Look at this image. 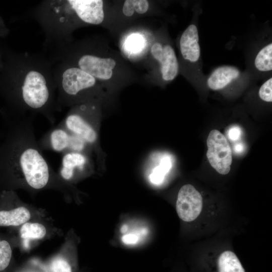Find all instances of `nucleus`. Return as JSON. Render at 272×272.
<instances>
[{"instance_id": "obj_2", "label": "nucleus", "mask_w": 272, "mask_h": 272, "mask_svg": "<svg viewBox=\"0 0 272 272\" xmlns=\"http://www.w3.org/2000/svg\"><path fill=\"white\" fill-rule=\"evenodd\" d=\"M20 97L24 108L40 112L47 117L45 109L50 100V91L44 77L40 72H28L20 88Z\"/></svg>"}, {"instance_id": "obj_9", "label": "nucleus", "mask_w": 272, "mask_h": 272, "mask_svg": "<svg viewBox=\"0 0 272 272\" xmlns=\"http://www.w3.org/2000/svg\"><path fill=\"white\" fill-rule=\"evenodd\" d=\"M78 64L80 69L95 79L106 80L112 77L116 61L111 58H101L87 54L80 58Z\"/></svg>"}, {"instance_id": "obj_13", "label": "nucleus", "mask_w": 272, "mask_h": 272, "mask_svg": "<svg viewBox=\"0 0 272 272\" xmlns=\"http://www.w3.org/2000/svg\"><path fill=\"white\" fill-rule=\"evenodd\" d=\"M240 76V71L236 67L221 66L211 74L207 80V85L213 90H219L238 79Z\"/></svg>"}, {"instance_id": "obj_15", "label": "nucleus", "mask_w": 272, "mask_h": 272, "mask_svg": "<svg viewBox=\"0 0 272 272\" xmlns=\"http://www.w3.org/2000/svg\"><path fill=\"white\" fill-rule=\"evenodd\" d=\"M13 254L11 242L0 234V272H13L16 269Z\"/></svg>"}, {"instance_id": "obj_5", "label": "nucleus", "mask_w": 272, "mask_h": 272, "mask_svg": "<svg viewBox=\"0 0 272 272\" xmlns=\"http://www.w3.org/2000/svg\"><path fill=\"white\" fill-rule=\"evenodd\" d=\"M16 200L12 191L0 192V227L22 226L31 219L29 209L25 206H15Z\"/></svg>"}, {"instance_id": "obj_6", "label": "nucleus", "mask_w": 272, "mask_h": 272, "mask_svg": "<svg viewBox=\"0 0 272 272\" xmlns=\"http://www.w3.org/2000/svg\"><path fill=\"white\" fill-rule=\"evenodd\" d=\"M202 208V197L191 184L182 186L178 191L176 203L178 216L182 221L190 222L199 216Z\"/></svg>"}, {"instance_id": "obj_17", "label": "nucleus", "mask_w": 272, "mask_h": 272, "mask_svg": "<svg viewBox=\"0 0 272 272\" xmlns=\"http://www.w3.org/2000/svg\"><path fill=\"white\" fill-rule=\"evenodd\" d=\"M254 66L261 72H270L272 70V43H269L261 48L254 59Z\"/></svg>"}, {"instance_id": "obj_16", "label": "nucleus", "mask_w": 272, "mask_h": 272, "mask_svg": "<svg viewBox=\"0 0 272 272\" xmlns=\"http://www.w3.org/2000/svg\"><path fill=\"white\" fill-rule=\"evenodd\" d=\"M45 226L38 222L25 223L21 226L20 235L24 239L39 240L43 238L46 235Z\"/></svg>"}, {"instance_id": "obj_21", "label": "nucleus", "mask_w": 272, "mask_h": 272, "mask_svg": "<svg viewBox=\"0 0 272 272\" xmlns=\"http://www.w3.org/2000/svg\"><path fill=\"white\" fill-rule=\"evenodd\" d=\"M13 272H48L46 266L40 263H29L20 268H16Z\"/></svg>"}, {"instance_id": "obj_1", "label": "nucleus", "mask_w": 272, "mask_h": 272, "mask_svg": "<svg viewBox=\"0 0 272 272\" xmlns=\"http://www.w3.org/2000/svg\"><path fill=\"white\" fill-rule=\"evenodd\" d=\"M31 118L14 123L0 148V176L8 186L39 190L63 182L44 157Z\"/></svg>"}, {"instance_id": "obj_19", "label": "nucleus", "mask_w": 272, "mask_h": 272, "mask_svg": "<svg viewBox=\"0 0 272 272\" xmlns=\"http://www.w3.org/2000/svg\"><path fill=\"white\" fill-rule=\"evenodd\" d=\"M171 167L172 162L170 158L168 156H164L161 159L159 165L156 167L150 174L149 178L151 182L156 185L161 184Z\"/></svg>"}, {"instance_id": "obj_18", "label": "nucleus", "mask_w": 272, "mask_h": 272, "mask_svg": "<svg viewBox=\"0 0 272 272\" xmlns=\"http://www.w3.org/2000/svg\"><path fill=\"white\" fill-rule=\"evenodd\" d=\"M48 272H75V264L63 255L53 258L46 266Z\"/></svg>"}, {"instance_id": "obj_23", "label": "nucleus", "mask_w": 272, "mask_h": 272, "mask_svg": "<svg viewBox=\"0 0 272 272\" xmlns=\"http://www.w3.org/2000/svg\"><path fill=\"white\" fill-rule=\"evenodd\" d=\"M163 46L159 42L153 44L151 48V53L153 57L159 62L161 60L163 55Z\"/></svg>"}, {"instance_id": "obj_20", "label": "nucleus", "mask_w": 272, "mask_h": 272, "mask_svg": "<svg viewBox=\"0 0 272 272\" xmlns=\"http://www.w3.org/2000/svg\"><path fill=\"white\" fill-rule=\"evenodd\" d=\"M259 97L262 100L271 102L272 101V78H270L261 86L258 91Z\"/></svg>"}, {"instance_id": "obj_25", "label": "nucleus", "mask_w": 272, "mask_h": 272, "mask_svg": "<svg viewBox=\"0 0 272 272\" xmlns=\"http://www.w3.org/2000/svg\"><path fill=\"white\" fill-rule=\"evenodd\" d=\"M241 130L238 126H233L228 131V137L231 141H236L240 137Z\"/></svg>"}, {"instance_id": "obj_7", "label": "nucleus", "mask_w": 272, "mask_h": 272, "mask_svg": "<svg viewBox=\"0 0 272 272\" xmlns=\"http://www.w3.org/2000/svg\"><path fill=\"white\" fill-rule=\"evenodd\" d=\"M60 123L69 131L81 138L86 144L94 145L96 143L98 135L94 123L81 114L71 113Z\"/></svg>"}, {"instance_id": "obj_11", "label": "nucleus", "mask_w": 272, "mask_h": 272, "mask_svg": "<svg viewBox=\"0 0 272 272\" xmlns=\"http://www.w3.org/2000/svg\"><path fill=\"white\" fill-rule=\"evenodd\" d=\"M180 49L182 57L192 63H197L200 58V48L197 27L192 24L184 31L180 39Z\"/></svg>"}, {"instance_id": "obj_28", "label": "nucleus", "mask_w": 272, "mask_h": 272, "mask_svg": "<svg viewBox=\"0 0 272 272\" xmlns=\"http://www.w3.org/2000/svg\"><path fill=\"white\" fill-rule=\"evenodd\" d=\"M127 226L126 225H123L120 228V232L122 233H125L127 230Z\"/></svg>"}, {"instance_id": "obj_14", "label": "nucleus", "mask_w": 272, "mask_h": 272, "mask_svg": "<svg viewBox=\"0 0 272 272\" xmlns=\"http://www.w3.org/2000/svg\"><path fill=\"white\" fill-rule=\"evenodd\" d=\"M162 79L165 81L174 80L178 72V63L174 49L170 45H165L163 55L159 62Z\"/></svg>"}, {"instance_id": "obj_4", "label": "nucleus", "mask_w": 272, "mask_h": 272, "mask_svg": "<svg viewBox=\"0 0 272 272\" xmlns=\"http://www.w3.org/2000/svg\"><path fill=\"white\" fill-rule=\"evenodd\" d=\"M207 157L213 168L219 173L227 174L232 162V152L228 140L220 131L213 129L208 135Z\"/></svg>"}, {"instance_id": "obj_10", "label": "nucleus", "mask_w": 272, "mask_h": 272, "mask_svg": "<svg viewBox=\"0 0 272 272\" xmlns=\"http://www.w3.org/2000/svg\"><path fill=\"white\" fill-rule=\"evenodd\" d=\"M68 3L84 22L98 25L104 20L103 2L102 0H69Z\"/></svg>"}, {"instance_id": "obj_22", "label": "nucleus", "mask_w": 272, "mask_h": 272, "mask_svg": "<svg viewBox=\"0 0 272 272\" xmlns=\"http://www.w3.org/2000/svg\"><path fill=\"white\" fill-rule=\"evenodd\" d=\"M134 10L139 14L145 13L149 9V3L146 0H133Z\"/></svg>"}, {"instance_id": "obj_3", "label": "nucleus", "mask_w": 272, "mask_h": 272, "mask_svg": "<svg viewBox=\"0 0 272 272\" xmlns=\"http://www.w3.org/2000/svg\"><path fill=\"white\" fill-rule=\"evenodd\" d=\"M37 142L42 150L63 154L69 152H82L86 146L81 138L69 131L60 123L49 129Z\"/></svg>"}, {"instance_id": "obj_27", "label": "nucleus", "mask_w": 272, "mask_h": 272, "mask_svg": "<svg viewBox=\"0 0 272 272\" xmlns=\"http://www.w3.org/2000/svg\"><path fill=\"white\" fill-rule=\"evenodd\" d=\"M244 147L242 144L239 143L235 145L234 149L235 153H240L243 151Z\"/></svg>"}, {"instance_id": "obj_12", "label": "nucleus", "mask_w": 272, "mask_h": 272, "mask_svg": "<svg viewBox=\"0 0 272 272\" xmlns=\"http://www.w3.org/2000/svg\"><path fill=\"white\" fill-rule=\"evenodd\" d=\"M88 165V159L82 152H69L63 154L58 176L63 181H70L78 172L83 171Z\"/></svg>"}, {"instance_id": "obj_26", "label": "nucleus", "mask_w": 272, "mask_h": 272, "mask_svg": "<svg viewBox=\"0 0 272 272\" xmlns=\"http://www.w3.org/2000/svg\"><path fill=\"white\" fill-rule=\"evenodd\" d=\"M121 240L125 244H133L138 242V237L135 234H129L122 236Z\"/></svg>"}, {"instance_id": "obj_24", "label": "nucleus", "mask_w": 272, "mask_h": 272, "mask_svg": "<svg viewBox=\"0 0 272 272\" xmlns=\"http://www.w3.org/2000/svg\"><path fill=\"white\" fill-rule=\"evenodd\" d=\"M123 13L127 17L132 16L134 12L133 0H126L123 7Z\"/></svg>"}, {"instance_id": "obj_8", "label": "nucleus", "mask_w": 272, "mask_h": 272, "mask_svg": "<svg viewBox=\"0 0 272 272\" xmlns=\"http://www.w3.org/2000/svg\"><path fill=\"white\" fill-rule=\"evenodd\" d=\"M95 79L80 68L70 67L62 76V90L66 95L74 96L80 92L93 87Z\"/></svg>"}]
</instances>
